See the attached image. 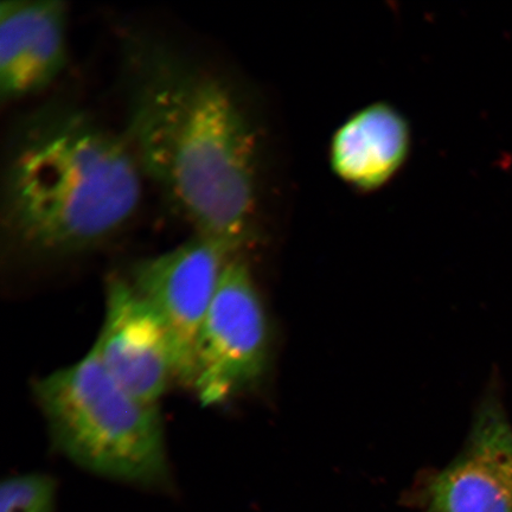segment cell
Returning <instances> with one entry per match:
<instances>
[{"label":"cell","instance_id":"1","mask_svg":"<svg viewBox=\"0 0 512 512\" xmlns=\"http://www.w3.org/2000/svg\"><path fill=\"white\" fill-rule=\"evenodd\" d=\"M128 38L121 133L194 234L238 254L258 200V142L245 107L207 64L156 38Z\"/></svg>","mask_w":512,"mask_h":512},{"label":"cell","instance_id":"2","mask_svg":"<svg viewBox=\"0 0 512 512\" xmlns=\"http://www.w3.org/2000/svg\"><path fill=\"white\" fill-rule=\"evenodd\" d=\"M144 178L123 133L74 105L38 108L19 121L5 153L6 238L38 258L87 252L131 222Z\"/></svg>","mask_w":512,"mask_h":512},{"label":"cell","instance_id":"3","mask_svg":"<svg viewBox=\"0 0 512 512\" xmlns=\"http://www.w3.org/2000/svg\"><path fill=\"white\" fill-rule=\"evenodd\" d=\"M34 394L56 450L76 466L140 488L170 484L159 406L121 387L93 348L37 380Z\"/></svg>","mask_w":512,"mask_h":512},{"label":"cell","instance_id":"4","mask_svg":"<svg viewBox=\"0 0 512 512\" xmlns=\"http://www.w3.org/2000/svg\"><path fill=\"white\" fill-rule=\"evenodd\" d=\"M267 355L264 305L251 271L235 255L198 335L190 388L204 406L221 405L260 379Z\"/></svg>","mask_w":512,"mask_h":512},{"label":"cell","instance_id":"5","mask_svg":"<svg viewBox=\"0 0 512 512\" xmlns=\"http://www.w3.org/2000/svg\"><path fill=\"white\" fill-rule=\"evenodd\" d=\"M235 255L221 243L194 234L169 252L140 260L127 278L168 332L176 380L185 387H191L204 319L224 267Z\"/></svg>","mask_w":512,"mask_h":512},{"label":"cell","instance_id":"6","mask_svg":"<svg viewBox=\"0 0 512 512\" xmlns=\"http://www.w3.org/2000/svg\"><path fill=\"white\" fill-rule=\"evenodd\" d=\"M418 512H512V427L495 392L480 405L466 448L422 484Z\"/></svg>","mask_w":512,"mask_h":512},{"label":"cell","instance_id":"7","mask_svg":"<svg viewBox=\"0 0 512 512\" xmlns=\"http://www.w3.org/2000/svg\"><path fill=\"white\" fill-rule=\"evenodd\" d=\"M93 349L121 387L150 405H158L176 380L168 332L126 278L108 280L104 324Z\"/></svg>","mask_w":512,"mask_h":512},{"label":"cell","instance_id":"8","mask_svg":"<svg viewBox=\"0 0 512 512\" xmlns=\"http://www.w3.org/2000/svg\"><path fill=\"white\" fill-rule=\"evenodd\" d=\"M67 4L6 0L0 5V95L15 101L47 89L67 66Z\"/></svg>","mask_w":512,"mask_h":512},{"label":"cell","instance_id":"9","mask_svg":"<svg viewBox=\"0 0 512 512\" xmlns=\"http://www.w3.org/2000/svg\"><path fill=\"white\" fill-rule=\"evenodd\" d=\"M409 144L405 118L392 106L370 105L352 115L332 138V170L356 189H379L405 163Z\"/></svg>","mask_w":512,"mask_h":512},{"label":"cell","instance_id":"10","mask_svg":"<svg viewBox=\"0 0 512 512\" xmlns=\"http://www.w3.org/2000/svg\"><path fill=\"white\" fill-rule=\"evenodd\" d=\"M56 483L43 473H25L4 480L0 512H53Z\"/></svg>","mask_w":512,"mask_h":512}]
</instances>
